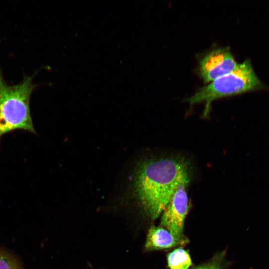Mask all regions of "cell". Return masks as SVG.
<instances>
[{
    "label": "cell",
    "mask_w": 269,
    "mask_h": 269,
    "mask_svg": "<svg viewBox=\"0 0 269 269\" xmlns=\"http://www.w3.org/2000/svg\"><path fill=\"white\" fill-rule=\"evenodd\" d=\"M35 87L31 76H24L18 84L9 85L0 68V139L16 129L35 132L30 110Z\"/></svg>",
    "instance_id": "7a4b0ae2"
},
{
    "label": "cell",
    "mask_w": 269,
    "mask_h": 269,
    "mask_svg": "<svg viewBox=\"0 0 269 269\" xmlns=\"http://www.w3.org/2000/svg\"><path fill=\"white\" fill-rule=\"evenodd\" d=\"M0 269H22L18 260L8 252L0 249Z\"/></svg>",
    "instance_id": "ba28073f"
},
{
    "label": "cell",
    "mask_w": 269,
    "mask_h": 269,
    "mask_svg": "<svg viewBox=\"0 0 269 269\" xmlns=\"http://www.w3.org/2000/svg\"><path fill=\"white\" fill-rule=\"evenodd\" d=\"M229 47L215 48L199 60L198 72L205 83L231 73L239 66Z\"/></svg>",
    "instance_id": "277c9868"
},
{
    "label": "cell",
    "mask_w": 269,
    "mask_h": 269,
    "mask_svg": "<svg viewBox=\"0 0 269 269\" xmlns=\"http://www.w3.org/2000/svg\"><path fill=\"white\" fill-rule=\"evenodd\" d=\"M184 238H177L161 226H152L147 234L145 248L148 251L168 249L184 244Z\"/></svg>",
    "instance_id": "8992f818"
},
{
    "label": "cell",
    "mask_w": 269,
    "mask_h": 269,
    "mask_svg": "<svg viewBox=\"0 0 269 269\" xmlns=\"http://www.w3.org/2000/svg\"><path fill=\"white\" fill-rule=\"evenodd\" d=\"M187 185H180L162 212L160 226L177 238L183 239L184 221L189 208Z\"/></svg>",
    "instance_id": "5b68a950"
},
{
    "label": "cell",
    "mask_w": 269,
    "mask_h": 269,
    "mask_svg": "<svg viewBox=\"0 0 269 269\" xmlns=\"http://www.w3.org/2000/svg\"><path fill=\"white\" fill-rule=\"evenodd\" d=\"M192 269H222L219 264L215 262H211L199 266Z\"/></svg>",
    "instance_id": "9c48e42d"
},
{
    "label": "cell",
    "mask_w": 269,
    "mask_h": 269,
    "mask_svg": "<svg viewBox=\"0 0 269 269\" xmlns=\"http://www.w3.org/2000/svg\"><path fill=\"white\" fill-rule=\"evenodd\" d=\"M167 262L170 269H188L192 265L190 255L182 248L170 252L167 256Z\"/></svg>",
    "instance_id": "52a82bcc"
},
{
    "label": "cell",
    "mask_w": 269,
    "mask_h": 269,
    "mask_svg": "<svg viewBox=\"0 0 269 269\" xmlns=\"http://www.w3.org/2000/svg\"><path fill=\"white\" fill-rule=\"evenodd\" d=\"M264 86L257 76L251 61L245 60L233 72L208 83L186 101L190 105L203 103L202 117L208 116L212 102L218 99L263 89Z\"/></svg>",
    "instance_id": "3957f363"
},
{
    "label": "cell",
    "mask_w": 269,
    "mask_h": 269,
    "mask_svg": "<svg viewBox=\"0 0 269 269\" xmlns=\"http://www.w3.org/2000/svg\"><path fill=\"white\" fill-rule=\"evenodd\" d=\"M191 179V168L184 158L151 157L136 163L128 187L154 220L162 213L177 188L182 184L188 186Z\"/></svg>",
    "instance_id": "6da1fadb"
}]
</instances>
